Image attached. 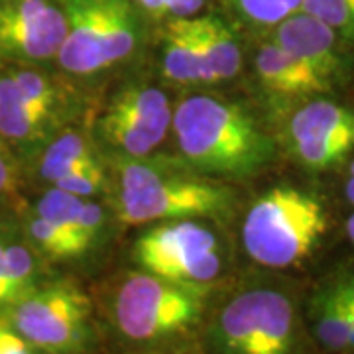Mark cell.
I'll return each instance as SVG.
<instances>
[{
  "mask_svg": "<svg viewBox=\"0 0 354 354\" xmlns=\"http://www.w3.org/2000/svg\"><path fill=\"white\" fill-rule=\"evenodd\" d=\"M174 106L164 88L132 81L109 97L97 116L93 140L109 158L152 156L171 130Z\"/></svg>",
  "mask_w": 354,
  "mask_h": 354,
  "instance_id": "obj_8",
  "label": "cell"
},
{
  "mask_svg": "<svg viewBox=\"0 0 354 354\" xmlns=\"http://www.w3.org/2000/svg\"><path fill=\"white\" fill-rule=\"evenodd\" d=\"M272 38L290 55L313 69L330 88L351 81L353 48L309 12L299 10L286 18L272 30Z\"/></svg>",
  "mask_w": 354,
  "mask_h": 354,
  "instance_id": "obj_12",
  "label": "cell"
},
{
  "mask_svg": "<svg viewBox=\"0 0 354 354\" xmlns=\"http://www.w3.org/2000/svg\"><path fill=\"white\" fill-rule=\"evenodd\" d=\"M67 20L55 64L73 79H95L132 64L148 38V18L130 0H59Z\"/></svg>",
  "mask_w": 354,
  "mask_h": 354,
  "instance_id": "obj_3",
  "label": "cell"
},
{
  "mask_svg": "<svg viewBox=\"0 0 354 354\" xmlns=\"http://www.w3.org/2000/svg\"><path fill=\"white\" fill-rule=\"evenodd\" d=\"M207 286L181 283L148 272H132L113 299L118 330L136 342L167 339L193 329L205 313Z\"/></svg>",
  "mask_w": 354,
  "mask_h": 354,
  "instance_id": "obj_6",
  "label": "cell"
},
{
  "mask_svg": "<svg viewBox=\"0 0 354 354\" xmlns=\"http://www.w3.org/2000/svg\"><path fill=\"white\" fill-rule=\"evenodd\" d=\"M207 0H164V20L167 18H193L201 14Z\"/></svg>",
  "mask_w": 354,
  "mask_h": 354,
  "instance_id": "obj_27",
  "label": "cell"
},
{
  "mask_svg": "<svg viewBox=\"0 0 354 354\" xmlns=\"http://www.w3.org/2000/svg\"><path fill=\"white\" fill-rule=\"evenodd\" d=\"M132 258L142 272L193 286H209L223 272V248L213 228L199 218L148 225Z\"/></svg>",
  "mask_w": 354,
  "mask_h": 354,
  "instance_id": "obj_9",
  "label": "cell"
},
{
  "mask_svg": "<svg viewBox=\"0 0 354 354\" xmlns=\"http://www.w3.org/2000/svg\"><path fill=\"white\" fill-rule=\"evenodd\" d=\"M18 160L10 148L0 138V199L12 195L18 189Z\"/></svg>",
  "mask_w": 354,
  "mask_h": 354,
  "instance_id": "obj_25",
  "label": "cell"
},
{
  "mask_svg": "<svg viewBox=\"0 0 354 354\" xmlns=\"http://www.w3.org/2000/svg\"><path fill=\"white\" fill-rule=\"evenodd\" d=\"M234 24L252 30H274L304 8V0H223Z\"/></svg>",
  "mask_w": 354,
  "mask_h": 354,
  "instance_id": "obj_20",
  "label": "cell"
},
{
  "mask_svg": "<svg viewBox=\"0 0 354 354\" xmlns=\"http://www.w3.org/2000/svg\"><path fill=\"white\" fill-rule=\"evenodd\" d=\"M193 20L205 62L207 87L236 79L242 71V44L236 24L218 12H201Z\"/></svg>",
  "mask_w": 354,
  "mask_h": 354,
  "instance_id": "obj_15",
  "label": "cell"
},
{
  "mask_svg": "<svg viewBox=\"0 0 354 354\" xmlns=\"http://www.w3.org/2000/svg\"><path fill=\"white\" fill-rule=\"evenodd\" d=\"M12 221H0V311L8 309L12 305V297H10V290H8V279H6V272H4V244H6V236L10 230Z\"/></svg>",
  "mask_w": 354,
  "mask_h": 354,
  "instance_id": "obj_28",
  "label": "cell"
},
{
  "mask_svg": "<svg viewBox=\"0 0 354 354\" xmlns=\"http://www.w3.org/2000/svg\"><path fill=\"white\" fill-rule=\"evenodd\" d=\"M53 185L67 191V193H73L81 199H93L99 195H106L113 189V176L109 171L106 162L101 158L97 162L77 167Z\"/></svg>",
  "mask_w": 354,
  "mask_h": 354,
  "instance_id": "obj_22",
  "label": "cell"
},
{
  "mask_svg": "<svg viewBox=\"0 0 354 354\" xmlns=\"http://www.w3.org/2000/svg\"><path fill=\"white\" fill-rule=\"evenodd\" d=\"M160 67L165 81L177 87H207L205 62L193 18H167L162 22Z\"/></svg>",
  "mask_w": 354,
  "mask_h": 354,
  "instance_id": "obj_16",
  "label": "cell"
},
{
  "mask_svg": "<svg viewBox=\"0 0 354 354\" xmlns=\"http://www.w3.org/2000/svg\"><path fill=\"white\" fill-rule=\"evenodd\" d=\"M344 230H346V236H348V241L354 244V213L348 218H346V223H344Z\"/></svg>",
  "mask_w": 354,
  "mask_h": 354,
  "instance_id": "obj_32",
  "label": "cell"
},
{
  "mask_svg": "<svg viewBox=\"0 0 354 354\" xmlns=\"http://www.w3.org/2000/svg\"><path fill=\"white\" fill-rule=\"evenodd\" d=\"M20 227L24 230L26 239L38 250L44 260L71 262V260H81L85 256L81 246L67 232L55 227L48 218L34 213L32 209L20 223Z\"/></svg>",
  "mask_w": 354,
  "mask_h": 354,
  "instance_id": "obj_19",
  "label": "cell"
},
{
  "mask_svg": "<svg viewBox=\"0 0 354 354\" xmlns=\"http://www.w3.org/2000/svg\"><path fill=\"white\" fill-rule=\"evenodd\" d=\"M337 283H339V290L342 293V299H344V305H346V311H348V317L353 321L354 325V272L346 274V276H341L337 278Z\"/></svg>",
  "mask_w": 354,
  "mask_h": 354,
  "instance_id": "obj_30",
  "label": "cell"
},
{
  "mask_svg": "<svg viewBox=\"0 0 354 354\" xmlns=\"http://www.w3.org/2000/svg\"><path fill=\"white\" fill-rule=\"evenodd\" d=\"M299 311L293 293L264 283L234 293L216 313V354H299Z\"/></svg>",
  "mask_w": 354,
  "mask_h": 354,
  "instance_id": "obj_5",
  "label": "cell"
},
{
  "mask_svg": "<svg viewBox=\"0 0 354 354\" xmlns=\"http://www.w3.org/2000/svg\"><path fill=\"white\" fill-rule=\"evenodd\" d=\"M109 230V211L95 199H85L77 216V234L85 250H95L106 236Z\"/></svg>",
  "mask_w": 354,
  "mask_h": 354,
  "instance_id": "obj_24",
  "label": "cell"
},
{
  "mask_svg": "<svg viewBox=\"0 0 354 354\" xmlns=\"http://www.w3.org/2000/svg\"><path fill=\"white\" fill-rule=\"evenodd\" d=\"M327 228L329 216L321 199L283 183L248 207L242 221V246L258 266L286 270L311 258Z\"/></svg>",
  "mask_w": 354,
  "mask_h": 354,
  "instance_id": "obj_4",
  "label": "cell"
},
{
  "mask_svg": "<svg viewBox=\"0 0 354 354\" xmlns=\"http://www.w3.org/2000/svg\"><path fill=\"white\" fill-rule=\"evenodd\" d=\"M252 67L258 87L274 104H301L333 91L313 69L290 55L274 38L256 48Z\"/></svg>",
  "mask_w": 354,
  "mask_h": 354,
  "instance_id": "obj_14",
  "label": "cell"
},
{
  "mask_svg": "<svg viewBox=\"0 0 354 354\" xmlns=\"http://www.w3.org/2000/svg\"><path fill=\"white\" fill-rule=\"evenodd\" d=\"M65 32L59 0H0V65L55 62Z\"/></svg>",
  "mask_w": 354,
  "mask_h": 354,
  "instance_id": "obj_11",
  "label": "cell"
},
{
  "mask_svg": "<svg viewBox=\"0 0 354 354\" xmlns=\"http://www.w3.org/2000/svg\"><path fill=\"white\" fill-rule=\"evenodd\" d=\"M311 327L319 344L333 354H354V325L337 279L321 286L311 297Z\"/></svg>",
  "mask_w": 354,
  "mask_h": 354,
  "instance_id": "obj_18",
  "label": "cell"
},
{
  "mask_svg": "<svg viewBox=\"0 0 354 354\" xmlns=\"http://www.w3.org/2000/svg\"><path fill=\"white\" fill-rule=\"evenodd\" d=\"M286 146L297 164L311 171L341 165L354 150V109L313 97L291 113L283 130Z\"/></svg>",
  "mask_w": 354,
  "mask_h": 354,
  "instance_id": "obj_10",
  "label": "cell"
},
{
  "mask_svg": "<svg viewBox=\"0 0 354 354\" xmlns=\"http://www.w3.org/2000/svg\"><path fill=\"white\" fill-rule=\"evenodd\" d=\"M169 132L181 162L227 183L264 171L276 153L274 140L244 104L213 93H191L177 102Z\"/></svg>",
  "mask_w": 354,
  "mask_h": 354,
  "instance_id": "obj_1",
  "label": "cell"
},
{
  "mask_svg": "<svg viewBox=\"0 0 354 354\" xmlns=\"http://www.w3.org/2000/svg\"><path fill=\"white\" fill-rule=\"evenodd\" d=\"M85 199L77 197L73 193L59 189L55 185H48L46 191L39 195V199L34 203L32 211L38 213L39 216L48 218L50 223H53L55 227H59L64 232H67L73 241L81 246V250L87 256V250L83 246V242L77 234V216L81 211V205Z\"/></svg>",
  "mask_w": 354,
  "mask_h": 354,
  "instance_id": "obj_21",
  "label": "cell"
},
{
  "mask_svg": "<svg viewBox=\"0 0 354 354\" xmlns=\"http://www.w3.org/2000/svg\"><path fill=\"white\" fill-rule=\"evenodd\" d=\"M150 22H164V0H130Z\"/></svg>",
  "mask_w": 354,
  "mask_h": 354,
  "instance_id": "obj_29",
  "label": "cell"
},
{
  "mask_svg": "<svg viewBox=\"0 0 354 354\" xmlns=\"http://www.w3.org/2000/svg\"><path fill=\"white\" fill-rule=\"evenodd\" d=\"M67 124L64 118L34 106L0 65V138L18 164H34L46 144Z\"/></svg>",
  "mask_w": 354,
  "mask_h": 354,
  "instance_id": "obj_13",
  "label": "cell"
},
{
  "mask_svg": "<svg viewBox=\"0 0 354 354\" xmlns=\"http://www.w3.org/2000/svg\"><path fill=\"white\" fill-rule=\"evenodd\" d=\"M4 313V321L44 354H81L93 337V304L71 279L41 283Z\"/></svg>",
  "mask_w": 354,
  "mask_h": 354,
  "instance_id": "obj_7",
  "label": "cell"
},
{
  "mask_svg": "<svg viewBox=\"0 0 354 354\" xmlns=\"http://www.w3.org/2000/svg\"><path fill=\"white\" fill-rule=\"evenodd\" d=\"M344 197L354 207V160L348 165V179L344 183Z\"/></svg>",
  "mask_w": 354,
  "mask_h": 354,
  "instance_id": "obj_31",
  "label": "cell"
},
{
  "mask_svg": "<svg viewBox=\"0 0 354 354\" xmlns=\"http://www.w3.org/2000/svg\"><path fill=\"white\" fill-rule=\"evenodd\" d=\"M0 354H44L39 353L36 346H32L20 337L16 330L2 319L0 321Z\"/></svg>",
  "mask_w": 354,
  "mask_h": 354,
  "instance_id": "obj_26",
  "label": "cell"
},
{
  "mask_svg": "<svg viewBox=\"0 0 354 354\" xmlns=\"http://www.w3.org/2000/svg\"><path fill=\"white\" fill-rule=\"evenodd\" d=\"M114 213L122 225L179 218H225L234 209L227 181L201 176L185 162L162 158H111Z\"/></svg>",
  "mask_w": 354,
  "mask_h": 354,
  "instance_id": "obj_2",
  "label": "cell"
},
{
  "mask_svg": "<svg viewBox=\"0 0 354 354\" xmlns=\"http://www.w3.org/2000/svg\"><path fill=\"white\" fill-rule=\"evenodd\" d=\"M101 160L97 144L85 130L67 124L46 144L34 160V176L41 185H53L73 169Z\"/></svg>",
  "mask_w": 354,
  "mask_h": 354,
  "instance_id": "obj_17",
  "label": "cell"
},
{
  "mask_svg": "<svg viewBox=\"0 0 354 354\" xmlns=\"http://www.w3.org/2000/svg\"><path fill=\"white\" fill-rule=\"evenodd\" d=\"M301 10L329 26L354 50V0H304Z\"/></svg>",
  "mask_w": 354,
  "mask_h": 354,
  "instance_id": "obj_23",
  "label": "cell"
}]
</instances>
